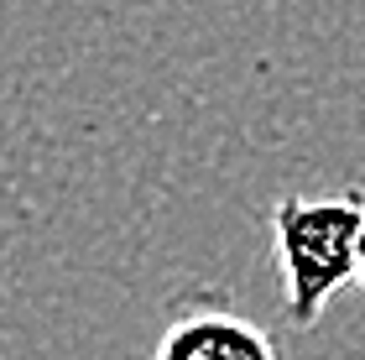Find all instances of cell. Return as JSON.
Segmentation results:
<instances>
[{
  "instance_id": "cell-1",
  "label": "cell",
  "mask_w": 365,
  "mask_h": 360,
  "mask_svg": "<svg viewBox=\"0 0 365 360\" xmlns=\"http://www.w3.org/2000/svg\"><path fill=\"white\" fill-rule=\"evenodd\" d=\"M360 220H365L360 188H339L324 199L282 193L272 204V267H277L282 314L292 329H313L329 298L344 282H355Z\"/></svg>"
},
{
  "instance_id": "cell-2",
  "label": "cell",
  "mask_w": 365,
  "mask_h": 360,
  "mask_svg": "<svg viewBox=\"0 0 365 360\" xmlns=\"http://www.w3.org/2000/svg\"><path fill=\"white\" fill-rule=\"evenodd\" d=\"M146 360H282V350L256 319L230 308L220 292H188L168 314Z\"/></svg>"
},
{
  "instance_id": "cell-3",
  "label": "cell",
  "mask_w": 365,
  "mask_h": 360,
  "mask_svg": "<svg viewBox=\"0 0 365 360\" xmlns=\"http://www.w3.org/2000/svg\"><path fill=\"white\" fill-rule=\"evenodd\" d=\"M355 282L365 287V220H360V251H355Z\"/></svg>"
}]
</instances>
